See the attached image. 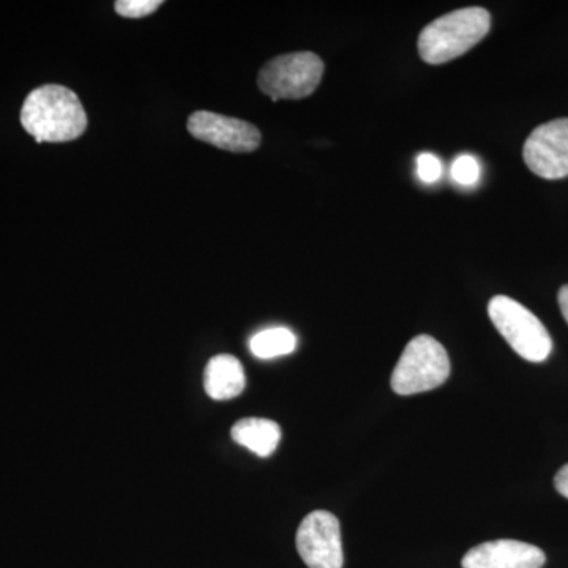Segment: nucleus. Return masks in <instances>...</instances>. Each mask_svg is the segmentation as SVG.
Wrapping results in <instances>:
<instances>
[{"instance_id": "obj_1", "label": "nucleus", "mask_w": 568, "mask_h": 568, "mask_svg": "<svg viewBox=\"0 0 568 568\" xmlns=\"http://www.w3.org/2000/svg\"><path fill=\"white\" fill-rule=\"evenodd\" d=\"M21 125L37 142H69L85 132L88 114L77 93L48 84L29 93L22 104Z\"/></svg>"}, {"instance_id": "obj_2", "label": "nucleus", "mask_w": 568, "mask_h": 568, "mask_svg": "<svg viewBox=\"0 0 568 568\" xmlns=\"http://www.w3.org/2000/svg\"><path fill=\"white\" fill-rule=\"evenodd\" d=\"M491 14L481 7H467L429 22L418 37L422 61L440 65L466 54L487 37Z\"/></svg>"}, {"instance_id": "obj_3", "label": "nucleus", "mask_w": 568, "mask_h": 568, "mask_svg": "<svg viewBox=\"0 0 568 568\" xmlns=\"http://www.w3.org/2000/svg\"><path fill=\"white\" fill-rule=\"evenodd\" d=\"M450 376L446 347L429 335L410 339L392 373V388L398 395H416L443 386Z\"/></svg>"}, {"instance_id": "obj_4", "label": "nucleus", "mask_w": 568, "mask_h": 568, "mask_svg": "<svg viewBox=\"0 0 568 568\" xmlns=\"http://www.w3.org/2000/svg\"><path fill=\"white\" fill-rule=\"evenodd\" d=\"M488 316L519 357L536 364L547 361L552 351L551 336L525 305L507 295H496L489 301Z\"/></svg>"}, {"instance_id": "obj_5", "label": "nucleus", "mask_w": 568, "mask_h": 568, "mask_svg": "<svg viewBox=\"0 0 568 568\" xmlns=\"http://www.w3.org/2000/svg\"><path fill=\"white\" fill-rule=\"evenodd\" d=\"M323 74V59L315 52H293L265 63L257 74V85L274 103L302 100L320 88Z\"/></svg>"}, {"instance_id": "obj_6", "label": "nucleus", "mask_w": 568, "mask_h": 568, "mask_svg": "<svg viewBox=\"0 0 568 568\" xmlns=\"http://www.w3.org/2000/svg\"><path fill=\"white\" fill-rule=\"evenodd\" d=\"M298 555L308 568H343L342 528L331 511L306 515L295 536Z\"/></svg>"}, {"instance_id": "obj_7", "label": "nucleus", "mask_w": 568, "mask_h": 568, "mask_svg": "<svg viewBox=\"0 0 568 568\" xmlns=\"http://www.w3.org/2000/svg\"><path fill=\"white\" fill-rule=\"evenodd\" d=\"M523 159L534 174L548 181L568 175V118L537 126L523 148Z\"/></svg>"}, {"instance_id": "obj_8", "label": "nucleus", "mask_w": 568, "mask_h": 568, "mask_svg": "<svg viewBox=\"0 0 568 568\" xmlns=\"http://www.w3.org/2000/svg\"><path fill=\"white\" fill-rule=\"evenodd\" d=\"M186 129L196 140L227 152L248 153L261 145V132L253 123L216 112H193L186 122Z\"/></svg>"}, {"instance_id": "obj_9", "label": "nucleus", "mask_w": 568, "mask_h": 568, "mask_svg": "<svg viewBox=\"0 0 568 568\" xmlns=\"http://www.w3.org/2000/svg\"><path fill=\"white\" fill-rule=\"evenodd\" d=\"M547 556L540 548L518 540L485 541L466 552L463 568H541Z\"/></svg>"}, {"instance_id": "obj_10", "label": "nucleus", "mask_w": 568, "mask_h": 568, "mask_svg": "<svg viewBox=\"0 0 568 568\" xmlns=\"http://www.w3.org/2000/svg\"><path fill=\"white\" fill-rule=\"evenodd\" d=\"M245 384L244 366L234 355H215L205 366L204 388L212 399H233L244 392Z\"/></svg>"}, {"instance_id": "obj_11", "label": "nucleus", "mask_w": 568, "mask_h": 568, "mask_svg": "<svg viewBox=\"0 0 568 568\" xmlns=\"http://www.w3.org/2000/svg\"><path fill=\"white\" fill-rule=\"evenodd\" d=\"M231 436L239 446H244L257 457L267 458L282 440L280 425L268 418H242L231 429Z\"/></svg>"}, {"instance_id": "obj_12", "label": "nucleus", "mask_w": 568, "mask_h": 568, "mask_svg": "<svg viewBox=\"0 0 568 568\" xmlns=\"http://www.w3.org/2000/svg\"><path fill=\"white\" fill-rule=\"evenodd\" d=\"M295 346H297V338L286 327L267 328L250 339V351L254 357L263 361L294 353Z\"/></svg>"}, {"instance_id": "obj_13", "label": "nucleus", "mask_w": 568, "mask_h": 568, "mask_svg": "<svg viewBox=\"0 0 568 568\" xmlns=\"http://www.w3.org/2000/svg\"><path fill=\"white\" fill-rule=\"evenodd\" d=\"M452 178L459 185H474L480 179V163L474 156L459 155L452 164Z\"/></svg>"}, {"instance_id": "obj_14", "label": "nucleus", "mask_w": 568, "mask_h": 568, "mask_svg": "<svg viewBox=\"0 0 568 568\" xmlns=\"http://www.w3.org/2000/svg\"><path fill=\"white\" fill-rule=\"evenodd\" d=\"M162 3V0H118L114 3V9L115 13L123 18L140 20V18L149 17L153 11L159 10Z\"/></svg>"}, {"instance_id": "obj_15", "label": "nucleus", "mask_w": 568, "mask_h": 568, "mask_svg": "<svg viewBox=\"0 0 568 568\" xmlns=\"http://www.w3.org/2000/svg\"><path fill=\"white\" fill-rule=\"evenodd\" d=\"M417 175L422 182L435 183L443 178V163L433 153H420L417 159Z\"/></svg>"}, {"instance_id": "obj_16", "label": "nucleus", "mask_w": 568, "mask_h": 568, "mask_svg": "<svg viewBox=\"0 0 568 568\" xmlns=\"http://www.w3.org/2000/svg\"><path fill=\"white\" fill-rule=\"evenodd\" d=\"M555 487L558 489L559 495H562L568 499V465L564 466L562 469L556 474Z\"/></svg>"}, {"instance_id": "obj_17", "label": "nucleus", "mask_w": 568, "mask_h": 568, "mask_svg": "<svg viewBox=\"0 0 568 568\" xmlns=\"http://www.w3.org/2000/svg\"><path fill=\"white\" fill-rule=\"evenodd\" d=\"M558 302L560 306V313H562L564 320H566L568 324V284L560 287Z\"/></svg>"}]
</instances>
